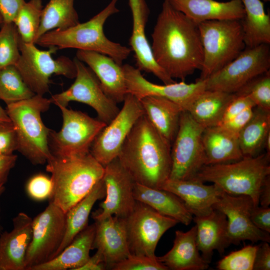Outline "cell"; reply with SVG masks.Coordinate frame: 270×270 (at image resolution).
Listing matches in <instances>:
<instances>
[{
  "mask_svg": "<svg viewBox=\"0 0 270 270\" xmlns=\"http://www.w3.org/2000/svg\"><path fill=\"white\" fill-rule=\"evenodd\" d=\"M112 270H168L156 258L130 254L110 268Z\"/></svg>",
  "mask_w": 270,
  "mask_h": 270,
  "instance_id": "60d3db41",
  "label": "cell"
},
{
  "mask_svg": "<svg viewBox=\"0 0 270 270\" xmlns=\"http://www.w3.org/2000/svg\"><path fill=\"white\" fill-rule=\"evenodd\" d=\"M108 266L102 254L96 250V254L90 257L86 262L78 270H104Z\"/></svg>",
  "mask_w": 270,
  "mask_h": 270,
  "instance_id": "f907efd6",
  "label": "cell"
},
{
  "mask_svg": "<svg viewBox=\"0 0 270 270\" xmlns=\"http://www.w3.org/2000/svg\"><path fill=\"white\" fill-rule=\"evenodd\" d=\"M76 76L73 84L67 90L52 96L50 100L56 106H67L70 102L86 104L96 112L98 119L108 124L120 109L117 103L108 96L92 71L76 57L73 59Z\"/></svg>",
  "mask_w": 270,
  "mask_h": 270,
  "instance_id": "7c38bea8",
  "label": "cell"
},
{
  "mask_svg": "<svg viewBox=\"0 0 270 270\" xmlns=\"http://www.w3.org/2000/svg\"><path fill=\"white\" fill-rule=\"evenodd\" d=\"M66 213L52 202L32 221V237L27 250L25 270L53 258L63 240Z\"/></svg>",
  "mask_w": 270,
  "mask_h": 270,
  "instance_id": "4fadbf2b",
  "label": "cell"
},
{
  "mask_svg": "<svg viewBox=\"0 0 270 270\" xmlns=\"http://www.w3.org/2000/svg\"><path fill=\"white\" fill-rule=\"evenodd\" d=\"M258 246L248 245L232 252L218 261L219 270H252Z\"/></svg>",
  "mask_w": 270,
  "mask_h": 270,
  "instance_id": "ab89813d",
  "label": "cell"
},
{
  "mask_svg": "<svg viewBox=\"0 0 270 270\" xmlns=\"http://www.w3.org/2000/svg\"><path fill=\"white\" fill-rule=\"evenodd\" d=\"M244 16L241 20L246 47L270 44V16L260 0H241Z\"/></svg>",
  "mask_w": 270,
  "mask_h": 270,
  "instance_id": "1f68e13d",
  "label": "cell"
},
{
  "mask_svg": "<svg viewBox=\"0 0 270 270\" xmlns=\"http://www.w3.org/2000/svg\"><path fill=\"white\" fill-rule=\"evenodd\" d=\"M235 96V94L206 90L186 111L204 128L216 126L220 124L226 106Z\"/></svg>",
  "mask_w": 270,
  "mask_h": 270,
  "instance_id": "4dcf8cb0",
  "label": "cell"
},
{
  "mask_svg": "<svg viewBox=\"0 0 270 270\" xmlns=\"http://www.w3.org/2000/svg\"><path fill=\"white\" fill-rule=\"evenodd\" d=\"M34 94L14 65L0 69V100L8 104L28 99Z\"/></svg>",
  "mask_w": 270,
  "mask_h": 270,
  "instance_id": "8d00e7d4",
  "label": "cell"
},
{
  "mask_svg": "<svg viewBox=\"0 0 270 270\" xmlns=\"http://www.w3.org/2000/svg\"><path fill=\"white\" fill-rule=\"evenodd\" d=\"M46 170L53 188L50 201L65 213L84 198L102 179L104 167L90 152L68 156L52 154Z\"/></svg>",
  "mask_w": 270,
  "mask_h": 270,
  "instance_id": "3957f363",
  "label": "cell"
},
{
  "mask_svg": "<svg viewBox=\"0 0 270 270\" xmlns=\"http://www.w3.org/2000/svg\"><path fill=\"white\" fill-rule=\"evenodd\" d=\"M172 6L194 23L208 20H242L244 9L241 0H168Z\"/></svg>",
  "mask_w": 270,
  "mask_h": 270,
  "instance_id": "d4e9b609",
  "label": "cell"
},
{
  "mask_svg": "<svg viewBox=\"0 0 270 270\" xmlns=\"http://www.w3.org/2000/svg\"><path fill=\"white\" fill-rule=\"evenodd\" d=\"M203 48L200 80L236 58L246 48L241 20H208L198 24Z\"/></svg>",
  "mask_w": 270,
  "mask_h": 270,
  "instance_id": "52a82bcc",
  "label": "cell"
},
{
  "mask_svg": "<svg viewBox=\"0 0 270 270\" xmlns=\"http://www.w3.org/2000/svg\"><path fill=\"white\" fill-rule=\"evenodd\" d=\"M250 107L254 108L256 105L248 96L236 94L234 98L226 106L219 124L227 122L245 109Z\"/></svg>",
  "mask_w": 270,
  "mask_h": 270,
  "instance_id": "ee69618b",
  "label": "cell"
},
{
  "mask_svg": "<svg viewBox=\"0 0 270 270\" xmlns=\"http://www.w3.org/2000/svg\"><path fill=\"white\" fill-rule=\"evenodd\" d=\"M58 107L62 124L58 132L50 131L49 144L52 154L68 156L90 152L95 138L107 124L80 110Z\"/></svg>",
  "mask_w": 270,
  "mask_h": 270,
  "instance_id": "8fae6325",
  "label": "cell"
},
{
  "mask_svg": "<svg viewBox=\"0 0 270 270\" xmlns=\"http://www.w3.org/2000/svg\"><path fill=\"white\" fill-rule=\"evenodd\" d=\"M118 0H111L100 12L88 20L64 29H54L40 36L36 44L58 50L76 48L94 51L107 55L122 65L132 50L126 46L110 40L104 30V24L111 16L119 12Z\"/></svg>",
  "mask_w": 270,
  "mask_h": 270,
  "instance_id": "277c9868",
  "label": "cell"
},
{
  "mask_svg": "<svg viewBox=\"0 0 270 270\" xmlns=\"http://www.w3.org/2000/svg\"><path fill=\"white\" fill-rule=\"evenodd\" d=\"M43 8L42 0H30L20 10L14 24L24 42L36 44Z\"/></svg>",
  "mask_w": 270,
  "mask_h": 270,
  "instance_id": "d590c367",
  "label": "cell"
},
{
  "mask_svg": "<svg viewBox=\"0 0 270 270\" xmlns=\"http://www.w3.org/2000/svg\"><path fill=\"white\" fill-rule=\"evenodd\" d=\"M74 0H50L43 8L36 41L50 30L66 28L80 22L78 14L74 6Z\"/></svg>",
  "mask_w": 270,
  "mask_h": 270,
  "instance_id": "e575fe53",
  "label": "cell"
},
{
  "mask_svg": "<svg viewBox=\"0 0 270 270\" xmlns=\"http://www.w3.org/2000/svg\"><path fill=\"white\" fill-rule=\"evenodd\" d=\"M264 147L266 150V152L270 154V133L268 134L266 139Z\"/></svg>",
  "mask_w": 270,
  "mask_h": 270,
  "instance_id": "db71d44e",
  "label": "cell"
},
{
  "mask_svg": "<svg viewBox=\"0 0 270 270\" xmlns=\"http://www.w3.org/2000/svg\"><path fill=\"white\" fill-rule=\"evenodd\" d=\"M76 57L92 71L108 96L117 104L123 102L128 90L122 65L94 51L78 50Z\"/></svg>",
  "mask_w": 270,
  "mask_h": 270,
  "instance_id": "7402d4cb",
  "label": "cell"
},
{
  "mask_svg": "<svg viewBox=\"0 0 270 270\" xmlns=\"http://www.w3.org/2000/svg\"><path fill=\"white\" fill-rule=\"evenodd\" d=\"M125 219L130 254L151 258L156 256V247L162 236L178 223L138 201Z\"/></svg>",
  "mask_w": 270,
  "mask_h": 270,
  "instance_id": "5bb4252c",
  "label": "cell"
},
{
  "mask_svg": "<svg viewBox=\"0 0 270 270\" xmlns=\"http://www.w3.org/2000/svg\"><path fill=\"white\" fill-rule=\"evenodd\" d=\"M58 50L54 46L38 48L34 44L24 42L20 38V56L14 65L24 82L36 94L44 96L49 91L50 78L54 75L74 78L76 68L74 60L66 56L54 58Z\"/></svg>",
  "mask_w": 270,
  "mask_h": 270,
  "instance_id": "ba28073f",
  "label": "cell"
},
{
  "mask_svg": "<svg viewBox=\"0 0 270 270\" xmlns=\"http://www.w3.org/2000/svg\"><path fill=\"white\" fill-rule=\"evenodd\" d=\"M102 180L105 199L92 213L95 221L114 216L126 218L134 210L136 201L134 196L135 182L117 158L104 166Z\"/></svg>",
  "mask_w": 270,
  "mask_h": 270,
  "instance_id": "2e32d148",
  "label": "cell"
},
{
  "mask_svg": "<svg viewBox=\"0 0 270 270\" xmlns=\"http://www.w3.org/2000/svg\"><path fill=\"white\" fill-rule=\"evenodd\" d=\"M17 156L0 154V186H4L10 170L14 167Z\"/></svg>",
  "mask_w": 270,
  "mask_h": 270,
  "instance_id": "681fc988",
  "label": "cell"
},
{
  "mask_svg": "<svg viewBox=\"0 0 270 270\" xmlns=\"http://www.w3.org/2000/svg\"><path fill=\"white\" fill-rule=\"evenodd\" d=\"M105 194V188L102 179L84 198L66 212L64 236L55 256L88 226V218L93 206L98 200L104 197Z\"/></svg>",
  "mask_w": 270,
  "mask_h": 270,
  "instance_id": "d6a6232c",
  "label": "cell"
},
{
  "mask_svg": "<svg viewBox=\"0 0 270 270\" xmlns=\"http://www.w3.org/2000/svg\"><path fill=\"white\" fill-rule=\"evenodd\" d=\"M132 18V30L130 40L134 53L136 67L140 71L152 73L164 84L175 82L156 62L151 46L146 38L145 27L150 10L146 0H128Z\"/></svg>",
  "mask_w": 270,
  "mask_h": 270,
  "instance_id": "d6986e66",
  "label": "cell"
},
{
  "mask_svg": "<svg viewBox=\"0 0 270 270\" xmlns=\"http://www.w3.org/2000/svg\"><path fill=\"white\" fill-rule=\"evenodd\" d=\"M32 221L26 214L20 212L12 219V230L0 234V270H25Z\"/></svg>",
  "mask_w": 270,
  "mask_h": 270,
  "instance_id": "ffe728a7",
  "label": "cell"
},
{
  "mask_svg": "<svg viewBox=\"0 0 270 270\" xmlns=\"http://www.w3.org/2000/svg\"><path fill=\"white\" fill-rule=\"evenodd\" d=\"M122 107L115 118L98 133L90 152L104 167L117 158L122 147L138 120L144 114L140 100L127 94Z\"/></svg>",
  "mask_w": 270,
  "mask_h": 270,
  "instance_id": "9a60e30c",
  "label": "cell"
},
{
  "mask_svg": "<svg viewBox=\"0 0 270 270\" xmlns=\"http://www.w3.org/2000/svg\"><path fill=\"white\" fill-rule=\"evenodd\" d=\"M171 146L144 114L134 125L118 158L136 183L162 189L170 174Z\"/></svg>",
  "mask_w": 270,
  "mask_h": 270,
  "instance_id": "7a4b0ae2",
  "label": "cell"
},
{
  "mask_svg": "<svg viewBox=\"0 0 270 270\" xmlns=\"http://www.w3.org/2000/svg\"><path fill=\"white\" fill-rule=\"evenodd\" d=\"M144 114L159 134L171 146L179 127L183 109L167 98L154 96L140 100Z\"/></svg>",
  "mask_w": 270,
  "mask_h": 270,
  "instance_id": "4316f807",
  "label": "cell"
},
{
  "mask_svg": "<svg viewBox=\"0 0 270 270\" xmlns=\"http://www.w3.org/2000/svg\"><path fill=\"white\" fill-rule=\"evenodd\" d=\"M156 63L172 78L184 80L201 69L203 48L198 24L164 0L152 34Z\"/></svg>",
  "mask_w": 270,
  "mask_h": 270,
  "instance_id": "6da1fadb",
  "label": "cell"
},
{
  "mask_svg": "<svg viewBox=\"0 0 270 270\" xmlns=\"http://www.w3.org/2000/svg\"><path fill=\"white\" fill-rule=\"evenodd\" d=\"M253 270H270V246L268 242H262L258 245Z\"/></svg>",
  "mask_w": 270,
  "mask_h": 270,
  "instance_id": "c3c4849f",
  "label": "cell"
},
{
  "mask_svg": "<svg viewBox=\"0 0 270 270\" xmlns=\"http://www.w3.org/2000/svg\"><path fill=\"white\" fill-rule=\"evenodd\" d=\"M20 37L13 22H3L0 26V69L15 65L20 56Z\"/></svg>",
  "mask_w": 270,
  "mask_h": 270,
  "instance_id": "74e56055",
  "label": "cell"
},
{
  "mask_svg": "<svg viewBox=\"0 0 270 270\" xmlns=\"http://www.w3.org/2000/svg\"><path fill=\"white\" fill-rule=\"evenodd\" d=\"M128 94L139 100L148 96L162 97L178 104L184 110H188L194 99L206 90L204 80L197 79L196 82H180L158 84L150 82L136 67L129 64L122 65Z\"/></svg>",
  "mask_w": 270,
  "mask_h": 270,
  "instance_id": "e0dca14e",
  "label": "cell"
},
{
  "mask_svg": "<svg viewBox=\"0 0 270 270\" xmlns=\"http://www.w3.org/2000/svg\"><path fill=\"white\" fill-rule=\"evenodd\" d=\"M202 142L206 165L234 162L243 158L238 136L220 126L204 128Z\"/></svg>",
  "mask_w": 270,
  "mask_h": 270,
  "instance_id": "f546056e",
  "label": "cell"
},
{
  "mask_svg": "<svg viewBox=\"0 0 270 270\" xmlns=\"http://www.w3.org/2000/svg\"><path fill=\"white\" fill-rule=\"evenodd\" d=\"M204 130L188 112H182L178 130L171 146L172 168L170 179L193 178L206 165L202 142Z\"/></svg>",
  "mask_w": 270,
  "mask_h": 270,
  "instance_id": "30bf717a",
  "label": "cell"
},
{
  "mask_svg": "<svg viewBox=\"0 0 270 270\" xmlns=\"http://www.w3.org/2000/svg\"><path fill=\"white\" fill-rule=\"evenodd\" d=\"M192 220L196 224L198 250L209 264L214 250L222 254L230 245L227 236L226 217L222 212L213 208L206 214L194 216Z\"/></svg>",
  "mask_w": 270,
  "mask_h": 270,
  "instance_id": "cb8c5ba5",
  "label": "cell"
},
{
  "mask_svg": "<svg viewBox=\"0 0 270 270\" xmlns=\"http://www.w3.org/2000/svg\"><path fill=\"white\" fill-rule=\"evenodd\" d=\"M262 0L265 2H270V0Z\"/></svg>",
  "mask_w": 270,
  "mask_h": 270,
  "instance_id": "6f0895ef",
  "label": "cell"
},
{
  "mask_svg": "<svg viewBox=\"0 0 270 270\" xmlns=\"http://www.w3.org/2000/svg\"><path fill=\"white\" fill-rule=\"evenodd\" d=\"M51 104L49 98L34 94L6 104V110L16 133L17 150L34 164H43L52 156L49 144L51 130L41 117Z\"/></svg>",
  "mask_w": 270,
  "mask_h": 270,
  "instance_id": "5b68a950",
  "label": "cell"
},
{
  "mask_svg": "<svg viewBox=\"0 0 270 270\" xmlns=\"http://www.w3.org/2000/svg\"><path fill=\"white\" fill-rule=\"evenodd\" d=\"M235 94L248 96L256 107L270 111V71L254 78Z\"/></svg>",
  "mask_w": 270,
  "mask_h": 270,
  "instance_id": "f35d334b",
  "label": "cell"
},
{
  "mask_svg": "<svg viewBox=\"0 0 270 270\" xmlns=\"http://www.w3.org/2000/svg\"><path fill=\"white\" fill-rule=\"evenodd\" d=\"M17 149V138L12 122L0 120V154H12Z\"/></svg>",
  "mask_w": 270,
  "mask_h": 270,
  "instance_id": "7bdbcfd3",
  "label": "cell"
},
{
  "mask_svg": "<svg viewBox=\"0 0 270 270\" xmlns=\"http://www.w3.org/2000/svg\"><path fill=\"white\" fill-rule=\"evenodd\" d=\"M4 190H5L4 186H0V197L2 195V194L4 193ZM2 230H3V228L2 226L0 224V234L2 232Z\"/></svg>",
  "mask_w": 270,
  "mask_h": 270,
  "instance_id": "11a10c76",
  "label": "cell"
},
{
  "mask_svg": "<svg viewBox=\"0 0 270 270\" xmlns=\"http://www.w3.org/2000/svg\"><path fill=\"white\" fill-rule=\"evenodd\" d=\"M2 23H3V20L0 14V26H1Z\"/></svg>",
  "mask_w": 270,
  "mask_h": 270,
  "instance_id": "9f6ffc18",
  "label": "cell"
},
{
  "mask_svg": "<svg viewBox=\"0 0 270 270\" xmlns=\"http://www.w3.org/2000/svg\"><path fill=\"white\" fill-rule=\"evenodd\" d=\"M270 133V111L255 107L253 116L238 136L244 156L258 155Z\"/></svg>",
  "mask_w": 270,
  "mask_h": 270,
  "instance_id": "836d02e7",
  "label": "cell"
},
{
  "mask_svg": "<svg viewBox=\"0 0 270 270\" xmlns=\"http://www.w3.org/2000/svg\"><path fill=\"white\" fill-rule=\"evenodd\" d=\"M52 188L53 184L50 177L42 174L31 177L26 186L28 195L32 199L38 201L50 198Z\"/></svg>",
  "mask_w": 270,
  "mask_h": 270,
  "instance_id": "b9f144b4",
  "label": "cell"
},
{
  "mask_svg": "<svg viewBox=\"0 0 270 270\" xmlns=\"http://www.w3.org/2000/svg\"><path fill=\"white\" fill-rule=\"evenodd\" d=\"M270 68V44L246 47L234 60L204 79L206 90L235 94Z\"/></svg>",
  "mask_w": 270,
  "mask_h": 270,
  "instance_id": "9c48e42d",
  "label": "cell"
},
{
  "mask_svg": "<svg viewBox=\"0 0 270 270\" xmlns=\"http://www.w3.org/2000/svg\"><path fill=\"white\" fill-rule=\"evenodd\" d=\"M251 220L258 229L270 233V208L269 206H254L250 214Z\"/></svg>",
  "mask_w": 270,
  "mask_h": 270,
  "instance_id": "bcb514c9",
  "label": "cell"
},
{
  "mask_svg": "<svg viewBox=\"0 0 270 270\" xmlns=\"http://www.w3.org/2000/svg\"><path fill=\"white\" fill-rule=\"evenodd\" d=\"M254 108H248L230 120L218 126L238 136L240 132L252 116Z\"/></svg>",
  "mask_w": 270,
  "mask_h": 270,
  "instance_id": "f6af8a7d",
  "label": "cell"
},
{
  "mask_svg": "<svg viewBox=\"0 0 270 270\" xmlns=\"http://www.w3.org/2000/svg\"><path fill=\"white\" fill-rule=\"evenodd\" d=\"M0 120L10 121L6 110L0 106Z\"/></svg>",
  "mask_w": 270,
  "mask_h": 270,
  "instance_id": "f5cc1de1",
  "label": "cell"
},
{
  "mask_svg": "<svg viewBox=\"0 0 270 270\" xmlns=\"http://www.w3.org/2000/svg\"><path fill=\"white\" fill-rule=\"evenodd\" d=\"M270 154L244 156L229 162L204 165L194 178L210 182L232 195H246L258 206L260 188L270 176Z\"/></svg>",
  "mask_w": 270,
  "mask_h": 270,
  "instance_id": "8992f818",
  "label": "cell"
},
{
  "mask_svg": "<svg viewBox=\"0 0 270 270\" xmlns=\"http://www.w3.org/2000/svg\"><path fill=\"white\" fill-rule=\"evenodd\" d=\"M158 260L171 270H204L208 264L198 250L196 240V226L184 232L178 230L172 248Z\"/></svg>",
  "mask_w": 270,
  "mask_h": 270,
  "instance_id": "484cf974",
  "label": "cell"
},
{
  "mask_svg": "<svg viewBox=\"0 0 270 270\" xmlns=\"http://www.w3.org/2000/svg\"><path fill=\"white\" fill-rule=\"evenodd\" d=\"M96 228L95 222L88 225L56 256L30 270H78L90 257Z\"/></svg>",
  "mask_w": 270,
  "mask_h": 270,
  "instance_id": "83f0119b",
  "label": "cell"
},
{
  "mask_svg": "<svg viewBox=\"0 0 270 270\" xmlns=\"http://www.w3.org/2000/svg\"><path fill=\"white\" fill-rule=\"evenodd\" d=\"M25 2L24 0H0V14L3 22L14 23Z\"/></svg>",
  "mask_w": 270,
  "mask_h": 270,
  "instance_id": "7dc6e473",
  "label": "cell"
},
{
  "mask_svg": "<svg viewBox=\"0 0 270 270\" xmlns=\"http://www.w3.org/2000/svg\"><path fill=\"white\" fill-rule=\"evenodd\" d=\"M134 196L136 201L144 203L158 213L173 218L178 222L188 226L192 215L184 202L168 190L154 188L134 183Z\"/></svg>",
  "mask_w": 270,
  "mask_h": 270,
  "instance_id": "f1b7e54d",
  "label": "cell"
},
{
  "mask_svg": "<svg viewBox=\"0 0 270 270\" xmlns=\"http://www.w3.org/2000/svg\"><path fill=\"white\" fill-rule=\"evenodd\" d=\"M270 177L266 180L260 188L258 200V205L260 206H269L270 205Z\"/></svg>",
  "mask_w": 270,
  "mask_h": 270,
  "instance_id": "816d5d0a",
  "label": "cell"
},
{
  "mask_svg": "<svg viewBox=\"0 0 270 270\" xmlns=\"http://www.w3.org/2000/svg\"><path fill=\"white\" fill-rule=\"evenodd\" d=\"M95 223L92 249L102 254L108 269H110L130 254L126 219L112 216Z\"/></svg>",
  "mask_w": 270,
  "mask_h": 270,
  "instance_id": "44dd1931",
  "label": "cell"
},
{
  "mask_svg": "<svg viewBox=\"0 0 270 270\" xmlns=\"http://www.w3.org/2000/svg\"><path fill=\"white\" fill-rule=\"evenodd\" d=\"M252 199L246 195H232L223 192L213 208L224 213L227 218V236L230 244L250 240L270 242V233L257 228L252 223L251 211Z\"/></svg>",
  "mask_w": 270,
  "mask_h": 270,
  "instance_id": "ac0fdd59",
  "label": "cell"
},
{
  "mask_svg": "<svg viewBox=\"0 0 270 270\" xmlns=\"http://www.w3.org/2000/svg\"><path fill=\"white\" fill-rule=\"evenodd\" d=\"M204 183L196 178L185 180L168 178L162 189L176 194L192 216H198L212 210L223 192L214 184Z\"/></svg>",
  "mask_w": 270,
  "mask_h": 270,
  "instance_id": "603a6c76",
  "label": "cell"
}]
</instances>
